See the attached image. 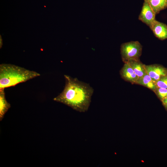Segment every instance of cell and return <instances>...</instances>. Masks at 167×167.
I'll return each instance as SVG.
<instances>
[{"label": "cell", "instance_id": "2", "mask_svg": "<svg viewBox=\"0 0 167 167\" xmlns=\"http://www.w3.org/2000/svg\"><path fill=\"white\" fill-rule=\"evenodd\" d=\"M41 75L39 73L10 64L0 65V89L14 86Z\"/></svg>", "mask_w": 167, "mask_h": 167}, {"label": "cell", "instance_id": "1", "mask_svg": "<svg viewBox=\"0 0 167 167\" xmlns=\"http://www.w3.org/2000/svg\"><path fill=\"white\" fill-rule=\"evenodd\" d=\"M65 84L63 91L53 100L63 104L79 112L87 111L94 92L89 84L69 75H64Z\"/></svg>", "mask_w": 167, "mask_h": 167}, {"label": "cell", "instance_id": "7", "mask_svg": "<svg viewBox=\"0 0 167 167\" xmlns=\"http://www.w3.org/2000/svg\"><path fill=\"white\" fill-rule=\"evenodd\" d=\"M155 36L163 40L167 39V26L162 22L156 20L150 27Z\"/></svg>", "mask_w": 167, "mask_h": 167}, {"label": "cell", "instance_id": "5", "mask_svg": "<svg viewBox=\"0 0 167 167\" xmlns=\"http://www.w3.org/2000/svg\"><path fill=\"white\" fill-rule=\"evenodd\" d=\"M156 14L147 2L144 1L138 19L150 28L156 20Z\"/></svg>", "mask_w": 167, "mask_h": 167}, {"label": "cell", "instance_id": "13", "mask_svg": "<svg viewBox=\"0 0 167 167\" xmlns=\"http://www.w3.org/2000/svg\"><path fill=\"white\" fill-rule=\"evenodd\" d=\"M155 83L157 88H167V75L161 78Z\"/></svg>", "mask_w": 167, "mask_h": 167}, {"label": "cell", "instance_id": "11", "mask_svg": "<svg viewBox=\"0 0 167 167\" xmlns=\"http://www.w3.org/2000/svg\"><path fill=\"white\" fill-rule=\"evenodd\" d=\"M136 84L147 87L153 92L157 88L155 82L147 74L139 78Z\"/></svg>", "mask_w": 167, "mask_h": 167}, {"label": "cell", "instance_id": "12", "mask_svg": "<svg viewBox=\"0 0 167 167\" xmlns=\"http://www.w3.org/2000/svg\"><path fill=\"white\" fill-rule=\"evenodd\" d=\"M153 92L161 101L167 97V88L157 87Z\"/></svg>", "mask_w": 167, "mask_h": 167}, {"label": "cell", "instance_id": "6", "mask_svg": "<svg viewBox=\"0 0 167 167\" xmlns=\"http://www.w3.org/2000/svg\"><path fill=\"white\" fill-rule=\"evenodd\" d=\"M119 73L122 79L132 84H136L139 78L132 67L127 63H124Z\"/></svg>", "mask_w": 167, "mask_h": 167}, {"label": "cell", "instance_id": "3", "mask_svg": "<svg viewBox=\"0 0 167 167\" xmlns=\"http://www.w3.org/2000/svg\"><path fill=\"white\" fill-rule=\"evenodd\" d=\"M142 46L137 41H130L122 43L121 46V58L124 63L140 60Z\"/></svg>", "mask_w": 167, "mask_h": 167}, {"label": "cell", "instance_id": "4", "mask_svg": "<svg viewBox=\"0 0 167 167\" xmlns=\"http://www.w3.org/2000/svg\"><path fill=\"white\" fill-rule=\"evenodd\" d=\"M144 67L147 74L156 82L161 78L167 75V68L158 64L146 65Z\"/></svg>", "mask_w": 167, "mask_h": 167}, {"label": "cell", "instance_id": "10", "mask_svg": "<svg viewBox=\"0 0 167 167\" xmlns=\"http://www.w3.org/2000/svg\"><path fill=\"white\" fill-rule=\"evenodd\" d=\"M126 63L132 67L139 78L147 74L144 67V64L140 60L133 61Z\"/></svg>", "mask_w": 167, "mask_h": 167}, {"label": "cell", "instance_id": "9", "mask_svg": "<svg viewBox=\"0 0 167 167\" xmlns=\"http://www.w3.org/2000/svg\"><path fill=\"white\" fill-rule=\"evenodd\" d=\"M11 105L6 101L4 89H0V120L1 121L4 115L11 107Z\"/></svg>", "mask_w": 167, "mask_h": 167}, {"label": "cell", "instance_id": "8", "mask_svg": "<svg viewBox=\"0 0 167 167\" xmlns=\"http://www.w3.org/2000/svg\"><path fill=\"white\" fill-rule=\"evenodd\" d=\"M149 5L156 15L167 8V0H144Z\"/></svg>", "mask_w": 167, "mask_h": 167}, {"label": "cell", "instance_id": "14", "mask_svg": "<svg viewBox=\"0 0 167 167\" xmlns=\"http://www.w3.org/2000/svg\"><path fill=\"white\" fill-rule=\"evenodd\" d=\"M161 102L163 106L167 111V97L163 99Z\"/></svg>", "mask_w": 167, "mask_h": 167}]
</instances>
